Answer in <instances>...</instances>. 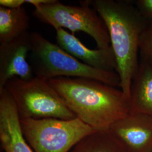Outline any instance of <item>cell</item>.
Instances as JSON below:
<instances>
[{
	"mask_svg": "<svg viewBox=\"0 0 152 152\" xmlns=\"http://www.w3.org/2000/svg\"><path fill=\"white\" fill-rule=\"evenodd\" d=\"M76 117L95 131L109 130L130 113V99L121 90L86 78L49 81Z\"/></svg>",
	"mask_w": 152,
	"mask_h": 152,
	"instance_id": "1",
	"label": "cell"
},
{
	"mask_svg": "<svg viewBox=\"0 0 152 152\" xmlns=\"http://www.w3.org/2000/svg\"><path fill=\"white\" fill-rule=\"evenodd\" d=\"M89 2L108 29L117 61L120 89L130 99L131 83L139 65V39L148 19L129 1L89 0Z\"/></svg>",
	"mask_w": 152,
	"mask_h": 152,
	"instance_id": "2",
	"label": "cell"
},
{
	"mask_svg": "<svg viewBox=\"0 0 152 152\" xmlns=\"http://www.w3.org/2000/svg\"><path fill=\"white\" fill-rule=\"evenodd\" d=\"M30 39L28 61L35 77L48 81L58 77L86 78L120 87L117 72L103 71L87 65L40 33L30 32Z\"/></svg>",
	"mask_w": 152,
	"mask_h": 152,
	"instance_id": "3",
	"label": "cell"
},
{
	"mask_svg": "<svg viewBox=\"0 0 152 152\" xmlns=\"http://www.w3.org/2000/svg\"><path fill=\"white\" fill-rule=\"evenodd\" d=\"M11 95L20 119L76 118L49 81L34 77L30 80L14 77L5 88Z\"/></svg>",
	"mask_w": 152,
	"mask_h": 152,
	"instance_id": "4",
	"label": "cell"
},
{
	"mask_svg": "<svg viewBox=\"0 0 152 152\" xmlns=\"http://www.w3.org/2000/svg\"><path fill=\"white\" fill-rule=\"evenodd\" d=\"M80 6L66 5L55 0L53 3L35 7L33 15L56 31L67 29L72 34L83 32L95 40L98 49L108 48L110 39L103 20L90 5L89 0L80 1Z\"/></svg>",
	"mask_w": 152,
	"mask_h": 152,
	"instance_id": "5",
	"label": "cell"
},
{
	"mask_svg": "<svg viewBox=\"0 0 152 152\" xmlns=\"http://www.w3.org/2000/svg\"><path fill=\"white\" fill-rule=\"evenodd\" d=\"M22 132L34 152H70L96 131L80 118L20 119Z\"/></svg>",
	"mask_w": 152,
	"mask_h": 152,
	"instance_id": "6",
	"label": "cell"
},
{
	"mask_svg": "<svg viewBox=\"0 0 152 152\" xmlns=\"http://www.w3.org/2000/svg\"><path fill=\"white\" fill-rule=\"evenodd\" d=\"M31 48L29 32L11 41L0 44V92L12 78L30 80L34 77L28 61Z\"/></svg>",
	"mask_w": 152,
	"mask_h": 152,
	"instance_id": "7",
	"label": "cell"
},
{
	"mask_svg": "<svg viewBox=\"0 0 152 152\" xmlns=\"http://www.w3.org/2000/svg\"><path fill=\"white\" fill-rule=\"evenodd\" d=\"M0 140L5 152H34L24 137L15 104L5 88L0 92Z\"/></svg>",
	"mask_w": 152,
	"mask_h": 152,
	"instance_id": "8",
	"label": "cell"
},
{
	"mask_svg": "<svg viewBox=\"0 0 152 152\" xmlns=\"http://www.w3.org/2000/svg\"><path fill=\"white\" fill-rule=\"evenodd\" d=\"M56 31L57 44L78 60L96 69L117 72V61L111 46L107 49L92 50L64 29Z\"/></svg>",
	"mask_w": 152,
	"mask_h": 152,
	"instance_id": "9",
	"label": "cell"
},
{
	"mask_svg": "<svg viewBox=\"0 0 152 152\" xmlns=\"http://www.w3.org/2000/svg\"><path fill=\"white\" fill-rule=\"evenodd\" d=\"M130 113L152 114V64L139 61L131 86Z\"/></svg>",
	"mask_w": 152,
	"mask_h": 152,
	"instance_id": "10",
	"label": "cell"
},
{
	"mask_svg": "<svg viewBox=\"0 0 152 152\" xmlns=\"http://www.w3.org/2000/svg\"><path fill=\"white\" fill-rule=\"evenodd\" d=\"M137 116L130 113L109 130L121 141L134 149L144 146L152 135L151 128L137 121Z\"/></svg>",
	"mask_w": 152,
	"mask_h": 152,
	"instance_id": "11",
	"label": "cell"
},
{
	"mask_svg": "<svg viewBox=\"0 0 152 152\" xmlns=\"http://www.w3.org/2000/svg\"><path fill=\"white\" fill-rule=\"evenodd\" d=\"M30 18L25 7L9 9L0 6V44L28 32Z\"/></svg>",
	"mask_w": 152,
	"mask_h": 152,
	"instance_id": "12",
	"label": "cell"
},
{
	"mask_svg": "<svg viewBox=\"0 0 152 152\" xmlns=\"http://www.w3.org/2000/svg\"><path fill=\"white\" fill-rule=\"evenodd\" d=\"M109 130L95 131L84 137L70 152H116L107 140Z\"/></svg>",
	"mask_w": 152,
	"mask_h": 152,
	"instance_id": "13",
	"label": "cell"
},
{
	"mask_svg": "<svg viewBox=\"0 0 152 152\" xmlns=\"http://www.w3.org/2000/svg\"><path fill=\"white\" fill-rule=\"evenodd\" d=\"M147 19L139 39L140 61L152 64V18Z\"/></svg>",
	"mask_w": 152,
	"mask_h": 152,
	"instance_id": "14",
	"label": "cell"
},
{
	"mask_svg": "<svg viewBox=\"0 0 152 152\" xmlns=\"http://www.w3.org/2000/svg\"><path fill=\"white\" fill-rule=\"evenodd\" d=\"M134 4L145 18H152V0H138Z\"/></svg>",
	"mask_w": 152,
	"mask_h": 152,
	"instance_id": "15",
	"label": "cell"
},
{
	"mask_svg": "<svg viewBox=\"0 0 152 152\" xmlns=\"http://www.w3.org/2000/svg\"><path fill=\"white\" fill-rule=\"evenodd\" d=\"M26 0H1L0 6L9 9H17L23 6Z\"/></svg>",
	"mask_w": 152,
	"mask_h": 152,
	"instance_id": "16",
	"label": "cell"
}]
</instances>
